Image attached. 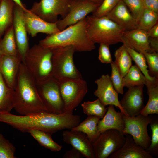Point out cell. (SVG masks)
<instances>
[{
    "label": "cell",
    "instance_id": "6da1fadb",
    "mask_svg": "<svg viewBox=\"0 0 158 158\" xmlns=\"http://www.w3.org/2000/svg\"><path fill=\"white\" fill-rule=\"evenodd\" d=\"M0 122L6 123L23 132L37 129L52 134L70 129L72 120L71 114L65 112L56 114L43 112L17 115L10 112H0Z\"/></svg>",
    "mask_w": 158,
    "mask_h": 158
},
{
    "label": "cell",
    "instance_id": "7a4b0ae2",
    "mask_svg": "<svg viewBox=\"0 0 158 158\" xmlns=\"http://www.w3.org/2000/svg\"><path fill=\"white\" fill-rule=\"evenodd\" d=\"M13 108L22 115L48 112L39 94L36 82L22 62L14 90Z\"/></svg>",
    "mask_w": 158,
    "mask_h": 158
},
{
    "label": "cell",
    "instance_id": "3957f363",
    "mask_svg": "<svg viewBox=\"0 0 158 158\" xmlns=\"http://www.w3.org/2000/svg\"><path fill=\"white\" fill-rule=\"evenodd\" d=\"M87 25L86 17L59 32L48 35L39 44L51 49L71 46L74 47L76 51H91L96 47L88 36Z\"/></svg>",
    "mask_w": 158,
    "mask_h": 158
},
{
    "label": "cell",
    "instance_id": "277c9868",
    "mask_svg": "<svg viewBox=\"0 0 158 158\" xmlns=\"http://www.w3.org/2000/svg\"><path fill=\"white\" fill-rule=\"evenodd\" d=\"M88 36L95 44L103 43L109 45L122 42L124 29L106 16L86 17Z\"/></svg>",
    "mask_w": 158,
    "mask_h": 158
},
{
    "label": "cell",
    "instance_id": "5b68a950",
    "mask_svg": "<svg viewBox=\"0 0 158 158\" xmlns=\"http://www.w3.org/2000/svg\"><path fill=\"white\" fill-rule=\"evenodd\" d=\"M53 49L39 44L29 48L23 63L36 84L53 77Z\"/></svg>",
    "mask_w": 158,
    "mask_h": 158
},
{
    "label": "cell",
    "instance_id": "8992f818",
    "mask_svg": "<svg viewBox=\"0 0 158 158\" xmlns=\"http://www.w3.org/2000/svg\"><path fill=\"white\" fill-rule=\"evenodd\" d=\"M53 49V76L58 80L63 78H82L76 67L73 56L76 51L74 47L69 46Z\"/></svg>",
    "mask_w": 158,
    "mask_h": 158
},
{
    "label": "cell",
    "instance_id": "52a82bcc",
    "mask_svg": "<svg viewBox=\"0 0 158 158\" xmlns=\"http://www.w3.org/2000/svg\"><path fill=\"white\" fill-rule=\"evenodd\" d=\"M64 112L73 113L88 91L87 82L82 79L63 78L58 80Z\"/></svg>",
    "mask_w": 158,
    "mask_h": 158
},
{
    "label": "cell",
    "instance_id": "ba28073f",
    "mask_svg": "<svg viewBox=\"0 0 158 158\" xmlns=\"http://www.w3.org/2000/svg\"><path fill=\"white\" fill-rule=\"evenodd\" d=\"M123 118L125 128L123 134L131 135L135 143L147 151L151 143L147 126L154 118L152 114L145 116L140 114L132 117L124 115Z\"/></svg>",
    "mask_w": 158,
    "mask_h": 158
},
{
    "label": "cell",
    "instance_id": "9c48e42d",
    "mask_svg": "<svg viewBox=\"0 0 158 158\" xmlns=\"http://www.w3.org/2000/svg\"><path fill=\"white\" fill-rule=\"evenodd\" d=\"M125 140V135L116 129H109L101 133L92 144L95 158H108L120 149Z\"/></svg>",
    "mask_w": 158,
    "mask_h": 158
},
{
    "label": "cell",
    "instance_id": "30bf717a",
    "mask_svg": "<svg viewBox=\"0 0 158 158\" xmlns=\"http://www.w3.org/2000/svg\"><path fill=\"white\" fill-rule=\"evenodd\" d=\"M40 96L48 112L59 114L64 112L58 81L53 76L36 84Z\"/></svg>",
    "mask_w": 158,
    "mask_h": 158
},
{
    "label": "cell",
    "instance_id": "8fae6325",
    "mask_svg": "<svg viewBox=\"0 0 158 158\" xmlns=\"http://www.w3.org/2000/svg\"><path fill=\"white\" fill-rule=\"evenodd\" d=\"M71 0H40L34 3L29 10L47 22L55 23L59 16L63 18L67 14Z\"/></svg>",
    "mask_w": 158,
    "mask_h": 158
},
{
    "label": "cell",
    "instance_id": "7c38bea8",
    "mask_svg": "<svg viewBox=\"0 0 158 158\" xmlns=\"http://www.w3.org/2000/svg\"><path fill=\"white\" fill-rule=\"evenodd\" d=\"M99 6L88 0H71L67 14L56 22L58 28L61 31L77 23L90 13H93Z\"/></svg>",
    "mask_w": 158,
    "mask_h": 158
},
{
    "label": "cell",
    "instance_id": "4fadbf2b",
    "mask_svg": "<svg viewBox=\"0 0 158 158\" xmlns=\"http://www.w3.org/2000/svg\"><path fill=\"white\" fill-rule=\"evenodd\" d=\"M25 10L15 3L13 25L18 54L23 62L29 49L27 32L24 18Z\"/></svg>",
    "mask_w": 158,
    "mask_h": 158
},
{
    "label": "cell",
    "instance_id": "5bb4252c",
    "mask_svg": "<svg viewBox=\"0 0 158 158\" xmlns=\"http://www.w3.org/2000/svg\"><path fill=\"white\" fill-rule=\"evenodd\" d=\"M97 88L94 93L100 102L105 106L113 105L118 107L121 112L127 116L121 107L118 99V93L115 90L110 76L108 74L102 75L95 81Z\"/></svg>",
    "mask_w": 158,
    "mask_h": 158
},
{
    "label": "cell",
    "instance_id": "9a60e30c",
    "mask_svg": "<svg viewBox=\"0 0 158 158\" xmlns=\"http://www.w3.org/2000/svg\"><path fill=\"white\" fill-rule=\"evenodd\" d=\"M144 85H140L128 88L119 101L127 116H136L140 114L144 108Z\"/></svg>",
    "mask_w": 158,
    "mask_h": 158
},
{
    "label": "cell",
    "instance_id": "2e32d148",
    "mask_svg": "<svg viewBox=\"0 0 158 158\" xmlns=\"http://www.w3.org/2000/svg\"><path fill=\"white\" fill-rule=\"evenodd\" d=\"M24 18L28 33L32 37H35L37 33H42L48 35L56 33L60 31L56 22L51 23L47 22L29 10H24Z\"/></svg>",
    "mask_w": 158,
    "mask_h": 158
},
{
    "label": "cell",
    "instance_id": "e0dca14e",
    "mask_svg": "<svg viewBox=\"0 0 158 158\" xmlns=\"http://www.w3.org/2000/svg\"><path fill=\"white\" fill-rule=\"evenodd\" d=\"M22 62L19 55H2L0 57V72L7 85L13 90Z\"/></svg>",
    "mask_w": 158,
    "mask_h": 158
},
{
    "label": "cell",
    "instance_id": "ac0fdd59",
    "mask_svg": "<svg viewBox=\"0 0 158 158\" xmlns=\"http://www.w3.org/2000/svg\"><path fill=\"white\" fill-rule=\"evenodd\" d=\"M122 43L142 54L152 52L149 42L147 31L137 28L125 30L122 37Z\"/></svg>",
    "mask_w": 158,
    "mask_h": 158
},
{
    "label": "cell",
    "instance_id": "d6986e66",
    "mask_svg": "<svg viewBox=\"0 0 158 158\" xmlns=\"http://www.w3.org/2000/svg\"><path fill=\"white\" fill-rule=\"evenodd\" d=\"M62 139L78 150L86 158H95L92 143L84 133L78 131L66 130L62 133Z\"/></svg>",
    "mask_w": 158,
    "mask_h": 158
},
{
    "label": "cell",
    "instance_id": "ffe728a7",
    "mask_svg": "<svg viewBox=\"0 0 158 158\" xmlns=\"http://www.w3.org/2000/svg\"><path fill=\"white\" fill-rule=\"evenodd\" d=\"M106 16L126 30L138 28L137 22L123 0H121Z\"/></svg>",
    "mask_w": 158,
    "mask_h": 158
},
{
    "label": "cell",
    "instance_id": "44dd1931",
    "mask_svg": "<svg viewBox=\"0 0 158 158\" xmlns=\"http://www.w3.org/2000/svg\"><path fill=\"white\" fill-rule=\"evenodd\" d=\"M124 115L121 112L116 111L113 105H109L104 116L98 122L97 128L99 133L100 134L106 130L114 129L123 133L125 128Z\"/></svg>",
    "mask_w": 158,
    "mask_h": 158
},
{
    "label": "cell",
    "instance_id": "7402d4cb",
    "mask_svg": "<svg viewBox=\"0 0 158 158\" xmlns=\"http://www.w3.org/2000/svg\"><path fill=\"white\" fill-rule=\"evenodd\" d=\"M125 136V142L122 147L110 155L108 158H153L149 153L135 142L132 136Z\"/></svg>",
    "mask_w": 158,
    "mask_h": 158
},
{
    "label": "cell",
    "instance_id": "603a6c76",
    "mask_svg": "<svg viewBox=\"0 0 158 158\" xmlns=\"http://www.w3.org/2000/svg\"><path fill=\"white\" fill-rule=\"evenodd\" d=\"M100 119L97 116H88L84 121L70 130L84 133L92 144L100 134L97 128L98 123Z\"/></svg>",
    "mask_w": 158,
    "mask_h": 158
},
{
    "label": "cell",
    "instance_id": "cb8c5ba5",
    "mask_svg": "<svg viewBox=\"0 0 158 158\" xmlns=\"http://www.w3.org/2000/svg\"><path fill=\"white\" fill-rule=\"evenodd\" d=\"M15 3L12 0H1L0 5V40L13 25Z\"/></svg>",
    "mask_w": 158,
    "mask_h": 158
},
{
    "label": "cell",
    "instance_id": "d4e9b609",
    "mask_svg": "<svg viewBox=\"0 0 158 158\" xmlns=\"http://www.w3.org/2000/svg\"><path fill=\"white\" fill-rule=\"evenodd\" d=\"M146 85L149 96L148 101L140 114L147 116L158 114V80L153 82L147 81Z\"/></svg>",
    "mask_w": 158,
    "mask_h": 158
},
{
    "label": "cell",
    "instance_id": "484cf974",
    "mask_svg": "<svg viewBox=\"0 0 158 158\" xmlns=\"http://www.w3.org/2000/svg\"><path fill=\"white\" fill-rule=\"evenodd\" d=\"M14 90L6 83L0 72V112H10L13 108Z\"/></svg>",
    "mask_w": 158,
    "mask_h": 158
},
{
    "label": "cell",
    "instance_id": "4316f807",
    "mask_svg": "<svg viewBox=\"0 0 158 158\" xmlns=\"http://www.w3.org/2000/svg\"><path fill=\"white\" fill-rule=\"evenodd\" d=\"M4 35L3 38L0 40V48L2 55H19L13 25L8 28Z\"/></svg>",
    "mask_w": 158,
    "mask_h": 158
},
{
    "label": "cell",
    "instance_id": "83f0119b",
    "mask_svg": "<svg viewBox=\"0 0 158 158\" xmlns=\"http://www.w3.org/2000/svg\"><path fill=\"white\" fill-rule=\"evenodd\" d=\"M114 56V62L123 78L132 65V59L125 45L123 44L115 51Z\"/></svg>",
    "mask_w": 158,
    "mask_h": 158
},
{
    "label": "cell",
    "instance_id": "f1b7e54d",
    "mask_svg": "<svg viewBox=\"0 0 158 158\" xmlns=\"http://www.w3.org/2000/svg\"><path fill=\"white\" fill-rule=\"evenodd\" d=\"M42 146L54 152L60 151L62 147L52 139L51 134L37 129L30 130L28 132Z\"/></svg>",
    "mask_w": 158,
    "mask_h": 158
},
{
    "label": "cell",
    "instance_id": "f546056e",
    "mask_svg": "<svg viewBox=\"0 0 158 158\" xmlns=\"http://www.w3.org/2000/svg\"><path fill=\"white\" fill-rule=\"evenodd\" d=\"M147 80L140 70L136 65H132L123 78L124 87L127 88L145 85Z\"/></svg>",
    "mask_w": 158,
    "mask_h": 158
},
{
    "label": "cell",
    "instance_id": "4dcf8cb0",
    "mask_svg": "<svg viewBox=\"0 0 158 158\" xmlns=\"http://www.w3.org/2000/svg\"><path fill=\"white\" fill-rule=\"evenodd\" d=\"M126 47L132 60L135 62V65L141 71L146 78L147 82H153L158 80V78L152 77L150 75L149 70L147 69L148 66L144 54L130 47Z\"/></svg>",
    "mask_w": 158,
    "mask_h": 158
},
{
    "label": "cell",
    "instance_id": "1f68e13d",
    "mask_svg": "<svg viewBox=\"0 0 158 158\" xmlns=\"http://www.w3.org/2000/svg\"><path fill=\"white\" fill-rule=\"evenodd\" d=\"M83 112L88 116H95L101 118L105 114L107 108L98 98L92 101L85 102L81 104Z\"/></svg>",
    "mask_w": 158,
    "mask_h": 158
},
{
    "label": "cell",
    "instance_id": "d6a6232c",
    "mask_svg": "<svg viewBox=\"0 0 158 158\" xmlns=\"http://www.w3.org/2000/svg\"><path fill=\"white\" fill-rule=\"evenodd\" d=\"M158 13L145 8L138 23L137 28L147 31L158 23Z\"/></svg>",
    "mask_w": 158,
    "mask_h": 158
},
{
    "label": "cell",
    "instance_id": "836d02e7",
    "mask_svg": "<svg viewBox=\"0 0 158 158\" xmlns=\"http://www.w3.org/2000/svg\"><path fill=\"white\" fill-rule=\"evenodd\" d=\"M152 131L150 145L147 151L152 156H158V118H153L150 124Z\"/></svg>",
    "mask_w": 158,
    "mask_h": 158
},
{
    "label": "cell",
    "instance_id": "e575fe53",
    "mask_svg": "<svg viewBox=\"0 0 158 158\" xmlns=\"http://www.w3.org/2000/svg\"><path fill=\"white\" fill-rule=\"evenodd\" d=\"M111 80L115 90L118 94H123L124 86L123 78L117 66L114 61L111 63Z\"/></svg>",
    "mask_w": 158,
    "mask_h": 158
},
{
    "label": "cell",
    "instance_id": "d590c367",
    "mask_svg": "<svg viewBox=\"0 0 158 158\" xmlns=\"http://www.w3.org/2000/svg\"><path fill=\"white\" fill-rule=\"evenodd\" d=\"M16 148L0 133V158H14Z\"/></svg>",
    "mask_w": 158,
    "mask_h": 158
},
{
    "label": "cell",
    "instance_id": "8d00e7d4",
    "mask_svg": "<svg viewBox=\"0 0 158 158\" xmlns=\"http://www.w3.org/2000/svg\"><path fill=\"white\" fill-rule=\"evenodd\" d=\"M130 9L137 23L145 8L143 0H123Z\"/></svg>",
    "mask_w": 158,
    "mask_h": 158
},
{
    "label": "cell",
    "instance_id": "74e56055",
    "mask_svg": "<svg viewBox=\"0 0 158 158\" xmlns=\"http://www.w3.org/2000/svg\"><path fill=\"white\" fill-rule=\"evenodd\" d=\"M144 54L147 63L150 75L158 78V52H147Z\"/></svg>",
    "mask_w": 158,
    "mask_h": 158
},
{
    "label": "cell",
    "instance_id": "f35d334b",
    "mask_svg": "<svg viewBox=\"0 0 158 158\" xmlns=\"http://www.w3.org/2000/svg\"><path fill=\"white\" fill-rule=\"evenodd\" d=\"M121 0H103L97 9L93 13L94 16L99 17L106 16Z\"/></svg>",
    "mask_w": 158,
    "mask_h": 158
},
{
    "label": "cell",
    "instance_id": "ab89813d",
    "mask_svg": "<svg viewBox=\"0 0 158 158\" xmlns=\"http://www.w3.org/2000/svg\"><path fill=\"white\" fill-rule=\"evenodd\" d=\"M109 46L105 44H100L98 50V59L102 63L111 64L113 61L109 50Z\"/></svg>",
    "mask_w": 158,
    "mask_h": 158
},
{
    "label": "cell",
    "instance_id": "60d3db41",
    "mask_svg": "<svg viewBox=\"0 0 158 158\" xmlns=\"http://www.w3.org/2000/svg\"><path fill=\"white\" fill-rule=\"evenodd\" d=\"M83 155L78 150L73 147L70 150L67 151L63 155V158H82Z\"/></svg>",
    "mask_w": 158,
    "mask_h": 158
},
{
    "label": "cell",
    "instance_id": "b9f144b4",
    "mask_svg": "<svg viewBox=\"0 0 158 158\" xmlns=\"http://www.w3.org/2000/svg\"><path fill=\"white\" fill-rule=\"evenodd\" d=\"M145 8L158 13V0H143Z\"/></svg>",
    "mask_w": 158,
    "mask_h": 158
},
{
    "label": "cell",
    "instance_id": "7bdbcfd3",
    "mask_svg": "<svg viewBox=\"0 0 158 158\" xmlns=\"http://www.w3.org/2000/svg\"><path fill=\"white\" fill-rule=\"evenodd\" d=\"M149 37L158 39V23L147 31Z\"/></svg>",
    "mask_w": 158,
    "mask_h": 158
},
{
    "label": "cell",
    "instance_id": "ee69618b",
    "mask_svg": "<svg viewBox=\"0 0 158 158\" xmlns=\"http://www.w3.org/2000/svg\"><path fill=\"white\" fill-rule=\"evenodd\" d=\"M149 42L152 52H158V39L149 37Z\"/></svg>",
    "mask_w": 158,
    "mask_h": 158
},
{
    "label": "cell",
    "instance_id": "f6af8a7d",
    "mask_svg": "<svg viewBox=\"0 0 158 158\" xmlns=\"http://www.w3.org/2000/svg\"><path fill=\"white\" fill-rule=\"evenodd\" d=\"M15 3L18 5L19 6L23 8L25 10H26L27 9L26 8L24 5L23 4L21 0H12Z\"/></svg>",
    "mask_w": 158,
    "mask_h": 158
},
{
    "label": "cell",
    "instance_id": "bcb514c9",
    "mask_svg": "<svg viewBox=\"0 0 158 158\" xmlns=\"http://www.w3.org/2000/svg\"><path fill=\"white\" fill-rule=\"evenodd\" d=\"M92 2L99 5L101 4L103 0H86Z\"/></svg>",
    "mask_w": 158,
    "mask_h": 158
},
{
    "label": "cell",
    "instance_id": "7dc6e473",
    "mask_svg": "<svg viewBox=\"0 0 158 158\" xmlns=\"http://www.w3.org/2000/svg\"><path fill=\"white\" fill-rule=\"evenodd\" d=\"M1 55H2V54H1V49L0 48V57L1 56Z\"/></svg>",
    "mask_w": 158,
    "mask_h": 158
},
{
    "label": "cell",
    "instance_id": "c3c4849f",
    "mask_svg": "<svg viewBox=\"0 0 158 158\" xmlns=\"http://www.w3.org/2000/svg\"><path fill=\"white\" fill-rule=\"evenodd\" d=\"M1 1V0H0V5Z\"/></svg>",
    "mask_w": 158,
    "mask_h": 158
}]
</instances>
